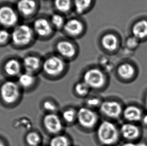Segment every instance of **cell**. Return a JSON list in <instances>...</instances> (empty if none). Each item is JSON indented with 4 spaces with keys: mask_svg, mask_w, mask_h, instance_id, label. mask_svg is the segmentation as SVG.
Returning <instances> with one entry per match:
<instances>
[{
    "mask_svg": "<svg viewBox=\"0 0 147 146\" xmlns=\"http://www.w3.org/2000/svg\"><path fill=\"white\" fill-rule=\"evenodd\" d=\"M96 136L102 145L113 146L119 141V130L113 123L108 120L102 121L96 127Z\"/></svg>",
    "mask_w": 147,
    "mask_h": 146,
    "instance_id": "1",
    "label": "cell"
},
{
    "mask_svg": "<svg viewBox=\"0 0 147 146\" xmlns=\"http://www.w3.org/2000/svg\"><path fill=\"white\" fill-rule=\"evenodd\" d=\"M66 68V64L63 59L57 56L49 57L42 63V71L49 78L61 77L65 72Z\"/></svg>",
    "mask_w": 147,
    "mask_h": 146,
    "instance_id": "2",
    "label": "cell"
},
{
    "mask_svg": "<svg viewBox=\"0 0 147 146\" xmlns=\"http://www.w3.org/2000/svg\"><path fill=\"white\" fill-rule=\"evenodd\" d=\"M82 81L90 89L100 90L105 88L107 82V78L102 70L92 68L87 70L83 75Z\"/></svg>",
    "mask_w": 147,
    "mask_h": 146,
    "instance_id": "3",
    "label": "cell"
},
{
    "mask_svg": "<svg viewBox=\"0 0 147 146\" xmlns=\"http://www.w3.org/2000/svg\"><path fill=\"white\" fill-rule=\"evenodd\" d=\"M98 121V115L94 110L84 106L77 110L76 122L84 130H90L96 128Z\"/></svg>",
    "mask_w": 147,
    "mask_h": 146,
    "instance_id": "4",
    "label": "cell"
},
{
    "mask_svg": "<svg viewBox=\"0 0 147 146\" xmlns=\"http://www.w3.org/2000/svg\"><path fill=\"white\" fill-rule=\"evenodd\" d=\"M33 28L26 24L15 26L11 33L13 43L18 47H24L30 44L34 38Z\"/></svg>",
    "mask_w": 147,
    "mask_h": 146,
    "instance_id": "5",
    "label": "cell"
},
{
    "mask_svg": "<svg viewBox=\"0 0 147 146\" xmlns=\"http://www.w3.org/2000/svg\"><path fill=\"white\" fill-rule=\"evenodd\" d=\"M21 88L18 83L8 81L4 82L0 89V95L3 101L8 104L16 103L21 96Z\"/></svg>",
    "mask_w": 147,
    "mask_h": 146,
    "instance_id": "6",
    "label": "cell"
},
{
    "mask_svg": "<svg viewBox=\"0 0 147 146\" xmlns=\"http://www.w3.org/2000/svg\"><path fill=\"white\" fill-rule=\"evenodd\" d=\"M42 125L45 130L55 136L61 134L63 129V122L56 113H47L42 119Z\"/></svg>",
    "mask_w": 147,
    "mask_h": 146,
    "instance_id": "7",
    "label": "cell"
},
{
    "mask_svg": "<svg viewBox=\"0 0 147 146\" xmlns=\"http://www.w3.org/2000/svg\"><path fill=\"white\" fill-rule=\"evenodd\" d=\"M99 110L102 115L107 118L112 120L119 118L122 115L123 111L121 103L112 100L102 101Z\"/></svg>",
    "mask_w": 147,
    "mask_h": 146,
    "instance_id": "8",
    "label": "cell"
},
{
    "mask_svg": "<svg viewBox=\"0 0 147 146\" xmlns=\"http://www.w3.org/2000/svg\"><path fill=\"white\" fill-rule=\"evenodd\" d=\"M19 21L18 12L10 6L0 7V25L6 28H11L17 26Z\"/></svg>",
    "mask_w": 147,
    "mask_h": 146,
    "instance_id": "9",
    "label": "cell"
},
{
    "mask_svg": "<svg viewBox=\"0 0 147 146\" xmlns=\"http://www.w3.org/2000/svg\"><path fill=\"white\" fill-rule=\"evenodd\" d=\"M121 136L127 140H135L137 139L141 134L139 127L132 123H125L121 125L119 129Z\"/></svg>",
    "mask_w": 147,
    "mask_h": 146,
    "instance_id": "10",
    "label": "cell"
},
{
    "mask_svg": "<svg viewBox=\"0 0 147 146\" xmlns=\"http://www.w3.org/2000/svg\"><path fill=\"white\" fill-rule=\"evenodd\" d=\"M33 30L38 36L46 37L53 32V26L51 23L44 18H39L34 21Z\"/></svg>",
    "mask_w": 147,
    "mask_h": 146,
    "instance_id": "11",
    "label": "cell"
},
{
    "mask_svg": "<svg viewBox=\"0 0 147 146\" xmlns=\"http://www.w3.org/2000/svg\"><path fill=\"white\" fill-rule=\"evenodd\" d=\"M143 113L139 107L135 105H129L123 109L122 115L127 122H138L141 120Z\"/></svg>",
    "mask_w": 147,
    "mask_h": 146,
    "instance_id": "12",
    "label": "cell"
},
{
    "mask_svg": "<svg viewBox=\"0 0 147 146\" xmlns=\"http://www.w3.org/2000/svg\"><path fill=\"white\" fill-rule=\"evenodd\" d=\"M42 62L39 58L34 56H29L25 58L23 62V66L25 72L35 75L42 69Z\"/></svg>",
    "mask_w": 147,
    "mask_h": 146,
    "instance_id": "13",
    "label": "cell"
},
{
    "mask_svg": "<svg viewBox=\"0 0 147 146\" xmlns=\"http://www.w3.org/2000/svg\"><path fill=\"white\" fill-rule=\"evenodd\" d=\"M17 12L25 17L32 16L37 9L34 0H19L17 3Z\"/></svg>",
    "mask_w": 147,
    "mask_h": 146,
    "instance_id": "14",
    "label": "cell"
},
{
    "mask_svg": "<svg viewBox=\"0 0 147 146\" xmlns=\"http://www.w3.org/2000/svg\"><path fill=\"white\" fill-rule=\"evenodd\" d=\"M56 50L61 57L65 59H72L75 57L76 50L73 44L67 41H61L56 45Z\"/></svg>",
    "mask_w": 147,
    "mask_h": 146,
    "instance_id": "15",
    "label": "cell"
},
{
    "mask_svg": "<svg viewBox=\"0 0 147 146\" xmlns=\"http://www.w3.org/2000/svg\"><path fill=\"white\" fill-rule=\"evenodd\" d=\"M63 29L69 36L76 37L82 34L84 30V26L80 21L74 19L66 21Z\"/></svg>",
    "mask_w": 147,
    "mask_h": 146,
    "instance_id": "16",
    "label": "cell"
},
{
    "mask_svg": "<svg viewBox=\"0 0 147 146\" xmlns=\"http://www.w3.org/2000/svg\"><path fill=\"white\" fill-rule=\"evenodd\" d=\"M22 65L18 60L14 59L8 60L4 65V71L10 77H19L21 74Z\"/></svg>",
    "mask_w": 147,
    "mask_h": 146,
    "instance_id": "17",
    "label": "cell"
},
{
    "mask_svg": "<svg viewBox=\"0 0 147 146\" xmlns=\"http://www.w3.org/2000/svg\"><path fill=\"white\" fill-rule=\"evenodd\" d=\"M37 81L36 76L31 73H21L18 77V84L20 88L26 90L31 88L35 85Z\"/></svg>",
    "mask_w": 147,
    "mask_h": 146,
    "instance_id": "18",
    "label": "cell"
},
{
    "mask_svg": "<svg viewBox=\"0 0 147 146\" xmlns=\"http://www.w3.org/2000/svg\"><path fill=\"white\" fill-rule=\"evenodd\" d=\"M118 76L123 80H129L133 78L135 74V69L129 63L122 64L117 69Z\"/></svg>",
    "mask_w": 147,
    "mask_h": 146,
    "instance_id": "19",
    "label": "cell"
},
{
    "mask_svg": "<svg viewBox=\"0 0 147 146\" xmlns=\"http://www.w3.org/2000/svg\"><path fill=\"white\" fill-rule=\"evenodd\" d=\"M101 43L103 48L109 51H115L119 45L117 38L112 34L105 35L102 38Z\"/></svg>",
    "mask_w": 147,
    "mask_h": 146,
    "instance_id": "20",
    "label": "cell"
},
{
    "mask_svg": "<svg viewBox=\"0 0 147 146\" xmlns=\"http://www.w3.org/2000/svg\"><path fill=\"white\" fill-rule=\"evenodd\" d=\"M134 37L138 40L145 38L147 37V21L142 20L137 22L133 28Z\"/></svg>",
    "mask_w": 147,
    "mask_h": 146,
    "instance_id": "21",
    "label": "cell"
},
{
    "mask_svg": "<svg viewBox=\"0 0 147 146\" xmlns=\"http://www.w3.org/2000/svg\"><path fill=\"white\" fill-rule=\"evenodd\" d=\"M61 118L63 122L67 124H72L76 122L77 110L73 108H68L61 113Z\"/></svg>",
    "mask_w": 147,
    "mask_h": 146,
    "instance_id": "22",
    "label": "cell"
},
{
    "mask_svg": "<svg viewBox=\"0 0 147 146\" xmlns=\"http://www.w3.org/2000/svg\"><path fill=\"white\" fill-rule=\"evenodd\" d=\"M70 145L69 138L62 133L53 136L49 142V146H70Z\"/></svg>",
    "mask_w": 147,
    "mask_h": 146,
    "instance_id": "23",
    "label": "cell"
},
{
    "mask_svg": "<svg viewBox=\"0 0 147 146\" xmlns=\"http://www.w3.org/2000/svg\"><path fill=\"white\" fill-rule=\"evenodd\" d=\"M72 3L76 13L82 15L89 9L92 0H72Z\"/></svg>",
    "mask_w": 147,
    "mask_h": 146,
    "instance_id": "24",
    "label": "cell"
},
{
    "mask_svg": "<svg viewBox=\"0 0 147 146\" xmlns=\"http://www.w3.org/2000/svg\"><path fill=\"white\" fill-rule=\"evenodd\" d=\"M25 141L29 146H41L42 137L39 133L33 131L26 135Z\"/></svg>",
    "mask_w": 147,
    "mask_h": 146,
    "instance_id": "25",
    "label": "cell"
},
{
    "mask_svg": "<svg viewBox=\"0 0 147 146\" xmlns=\"http://www.w3.org/2000/svg\"><path fill=\"white\" fill-rule=\"evenodd\" d=\"M90 90V87L83 81L77 82L74 86V93L78 97H87Z\"/></svg>",
    "mask_w": 147,
    "mask_h": 146,
    "instance_id": "26",
    "label": "cell"
},
{
    "mask_svg": "<svg viewBox=\"0 0 147 146\" xmlns=\"http://www.w3.org/2000/svg\"><path fill=\"white\" fill-rule=\"evenodd\" d=\"M73 4L72 0H54V5L56 10L62 13L69 11Z\"/></svg>",
    "mask_w": 147,
    "mask_h": 146,
    "instance_id": "27",
    "label": "cell"
},
{
    "mask_svg": "<svg viewBox=\"0 0 147 146\" xmlns=\"http://www.w3.org/2000/svg\"><path fill=\"white\" fill-rule=\"evenodd\" d=\"M102 102V101H101L100 98L96 96H92L90 97H88L86 99L85 101V106L92 110L97 108L99 109Z\"/></svg>",
    "mask_w": 147,
    "mask_h": 146,
    "instance_id": "28",
    "label": "cell"
},
{
    "mask_svg": "<svg viewBox=\"0 0 147 146\" xmlns=\"http://www.w3.org/2000/svg\"><path fill=\"white\" fill-rule=\"evenodd\" d=\"M65 22L63 17L59 14H53L50 19V23L53 27L58 29L63 28Z\"/></svg>",
    "mask_w": 147,
    "mask_h": 146,
    "instance_id": "29",
    "label": "cell"
},
{
    "mask_svg": "<svg viewBox=\"0 0 147 146\" xmlns=\"http://www.w3.org/2000/svg\"><path fill=\"white\" fill-rule=\"evenodd\" d=\"M42 107L47 113H56L58 108L56 103L50 99H46L43 102Z\"/></svg>",
    "mask_w": 147,
    "mask_h": 146,
    "instance_id": "30",
    "label": "cell"
},
{
    "mask_svg": "<svg viewBox=\"0 0 147 146\" xmlns=\"http://www.w3.org/2000/svg\"><path fill=\"white\" fill-rule=\"evenodd\" d=\"M11 39V34L6 29L0 30V45H3Z\"/></svg>",
    "mask_w": 147,
    "mask_h": 146,
    "instance_id": "31",
    "label": "cell"
},
{
    "mask_svg": "<svg viewBox=\"0 0 147 146\" xmlns=\"http://www.w3.org/2000/svg\"><path fill=\"white\" fill-rule=\"evenodd\" d=\"M127 46L130 48H135L139 45V40L135 37L129 38V39L127 40Z\"/></svg>",
    "mask_w": 147,
    "mask_h": 146,
    "instance_id": "32",
    "label": "cell"
},
{
    "mask_svg": "<svg viewBox=\"0 0 147 146\" xmlns=\"http://www.w3.org/2000/svg\"><path fill=\"white\" fill-rule=\"evenodd\" d=\"M142 124L144 126L147 127V114L143 115L142 117L141 120Z\"/></svg>",
    "mask_w": 147,
    "mask_h": 146,
    "instance_id": "33",
    "label": "cell"
},
{
    "mask_svg": "<svg viewBox=\"0 0 147 146\" xmlns=\"http://www.w3.org/2000/svg\"><path fill=\"white\" fill-rule=\"evenodd\" d=\"M121 146H137V145L131 142H128L124 143Z\"/></svg>",
    "mask_w": 147,
    "mask_h": 146,
    "instance_id": "34",
    "label": "cell"
},
{
    "mask_svg": "<svg viewBox=\"0 0 147 146\" xmlns=\"http://www.w3.org/2000/svg\"><path fill=\"white\" fill-rule=\"evenodd\" d=\"M136 145H137V146H147V144L144 142L139 143Z\"/></svg>",
    "mask_w": 147,
    "mask_h": 146,
    "instance_id": "35",
    "label": "cell"
},
{
    "mask_svg": "<svg viewBox=\"0 0 147 146\" xmlns=\"http://www.w3.org/2000/svg\"><path fill=\"white\" fill-rule=\"evenodd\" d=\"M145 103L146 107L147 108V93L145 97Z\"/></svg>",
    "mask_w": 147,
    "mask_h": 146,
    "instance_id": "36",
    "label": "cell"
},
{
    "mask_svg": "<svg viewBox=\"0 0 147 146\" xmlns=\"http://www.w3.org/2000/svg\"><path fill=\"white\" fill-rule=\"evenodd\" d=\"M0 146H5L3 142L1 140H0Z\"/></svg>",
    "mask_w": 147,
    "mask_h": 146,
    "instance_id": "37",
    "label": "cell"
}]
</instances>
